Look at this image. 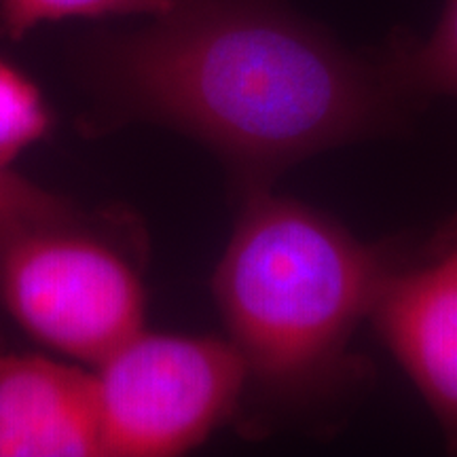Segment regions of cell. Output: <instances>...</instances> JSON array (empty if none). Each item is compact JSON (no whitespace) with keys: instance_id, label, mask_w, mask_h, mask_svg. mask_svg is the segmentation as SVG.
I'll use <instances>...</instances> for the list:
<instances>
[{"instance_id":"1","label":"cell","mask_w":457,"mask_h":457,"mask_svg":"<svg viewBox=\"0 0 457 457\" xmlns=\"http://www.w3.org/2000/svg\"><path fill=\"white\" fill-rule=\"evenodd\" d=\"M79 71L106 119L199 140L244 195L398 128L413 98L386 55H353L282 0H180L138 30L89 37Z\"/></svg>"},{"instance_id":"2","label":"cell","mask_w":457,"mask_h":457,"mask_svg":"<svg viewBox=\"0 0 457 457\" xmlns=\"http://www.w3.org/2000/svg\"><path fill=\"white\" fill-rule=\"evenodd\" d=\"M396 267L387 245L310 205L271 188L244 195L212 290L248 381L286 404L339 390L356 328Z\"/></svg>"},{"instance_id":"3","label":"cell","mask_w":457,"mask_h":457,"mask_svg":"<svg viewBox=\"0 0 457 457\" xmlns=\"http://www.w3.org/2000/svg\"><path fill=\"white\" fill-rule=\"evenodd\" d=\"M0 299L32 339L94 364L145 320L136 267L79 212L0 242Z\"/></svg>"},{"instance_id":"4","label":"cell","mask_w":457,"mask_h":457,"mask_svg":"<svg viewBox=\"0 0 457 457\" xmlns=\"http://www.w3.org/2000/svg\"><path fill=\"white\" fill-rule=\"evenodd\" d=\"M94 381L102 455L171 457L233 415L248 370L231 341L140 330L102 360Z\"/></svg>"},{"instance_id":"5","label":"cell","mask_w":457,"mask_h":457,"mask_svg":"<svg viewBox=\"0 0 457 457\" xmlns=\"http://www.w3.org/2000/svg\"><path fill=\"white\" fill-rule=\"evenodd\" d=\"M434 253L432 262L390 273L370 320L457 453V242Z\"/></svg>"},{"instance_id":"6","label":"cell","mask_w":457,"mask_h":457,"mask_svg":"<svg viewBox=\"0 0 457 457\" xmlns=\"http://www.w3.org/2000/svg\"><path fill=\"white\" fill-rule=\"evenodd\" d=\"M102 455L94 375L37 353H0V457Z\"/></svg>"},{"instance_id":"7","label":"cell","mask_w":457,"mask_h":457,"mask_svg":"<svg viewBox=\"0 0 457 457\" xmlns=\"http://www.w3.org/2000/svg\"><path fill=\"white\" fill-rule=\"evenodd\" d=\"M411 96L457 98V0H447L441 20L424 43H396L386 54Z\"/></svg>"},{"instance_id":"8","label":"cell","mask_w":457,"mask_h":457,"mask_svg":"<svg viewBox=\"0 0 457 457\" xmlns=\"http://www.w3.org/2000/svg\"><path fill=\"white\" fill-rule=\"evenodd\" d=\"M51 123V111L37 83L0 57V170H9L26 148L43 140Z\"/></svg>"},{"instance_id":"9","label":"cell","mask_w":457,"mask_h":457,"mask_svg":"<svg viewBox=\"0 0 457 457\" xmlns=\"http://www.w3.org/2000/svg\"><path fill=\"white\" fill-rule=\"evenodd\" d=\"M179 3L180 0H0V38L21 41L37 26L68 17H159Z\"/></svg>"},{"instance_id":"10","label":"cell","mask_w":457,"mask_h":457,"mask_svg":"<svg viewBox=\"0 0 457 457\" xmlns=\"http://www.w3.org/2000/svg\"><path fill=\"white\" fill-rule=\"evenodd\" d=\"M74 214L64 199L43 191L11 170H0V242L30 227L71 219Z\"/></svg>"},{"instance_id":"11","label":"cell","mask_w":457,"mask_h":457,"mask_svg":"<svg viewBox=\"0 0 457 457\" xmlns=\"http://www.w3.org/2000/svg\"><path fill=\"white\" fill-rule=\"evenodd\" d=\"M455 239H457V214L453 216V219L449 220V225L445 227L443 231L436 236V245L455 242Z\"/></svg>"},{"instance_id":"12","label":"cell","mask_w":457,"mask_h":457,"mask_svg":"<svg viewBox=\"0 0 457 457\" xmlns=\"http://www.w3.org/2000/svg\"><path fill=\"white\" fill-rule=\"evenodd\" d=\"M455 242H457V239H455ZM449 244H451V242H449Z\"/></svg>"}]
</instances>
